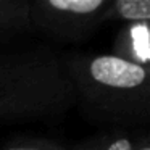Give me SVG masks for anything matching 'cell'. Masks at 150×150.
<instances>
[{
  "instance_id": "obj_1",
  "label": "cell",
  "mask_w": 150,
  "mask_h": 150,
  "mask_svg": "<svg viewBox=\"0 0 150 150\" xmlns=\"http://www.w3.org/2000/svg\"><path fill=\"white\" fill-rule=\"evenodd\" d=\"M62 65L84 118L110 127L131 129L150 121L149 68L111 53H66Z\"/></svg>"
},
{
  "instance_id": "obj_2",
  "label": "cell",
  "mask_w": 150,
  "mask_h": 150,
  "mask_svg": "<svg viewBox=\"0 0 150 150\" xmlns=\"http://www.w3.org/2000/svg\"><path fill=\"white\" fill-rule=\"evenodd\" d=\"M73 107L60 53L45 45L0 52V123H53Z\"/></svg>"
},
{
  "instance_id": "obj_3",
  "label": "cell",
  "mask_w": 150,
  "mask_h": 150,
  "mask_svg": "<svg viewBox=\"0 0 150 150\" xmlns=\"http://www.w3.org/2000/svg\"><path fill=\"white\" fill-rule=\"evenodd\" d=\"M110 0H29V24L62 44L87 40L100 26V15Z\"/></svg>"
},
{
  "instance_id": "obj_4",
  "label": "cell",
  "mask_w": 150,
  "mask_h": 150,
  "mask_svg": "<svg viewBox=\"0 0 150 150\" xmlns=\"http://www.w3.org/2000/svg\"><path fill=\"white\" fill-rule=\"evenodd\" d=\"M110 53L129 63L149 68L150 23L140 21V23L120 24Z\"/></svg>"
},
{
  "instance_id": "obj_5",
  "label": "cell",
  "mask_w": 150,
  "mask_h": 150,
  "mask_svg": "<svg viewBox=\"0 0 150 150\" xmlns=\"http://www.w3.org/2000/svg\"><path fill=\"white\" fill-rule=\"evenodd\" d=\"M29 0H0V44L31 34Z\"/></svg>"
},
{
  "instance_id": "obj_6",
  "label": "cell",
  "mask_w": 150,
  "mask_h": 150,
  "mask_svg": "<svg viewBox=\"0 0 150 150\" xmlns=\"http://www.w3.org/2000/svg\"><path fill=\"white\" fill-rule=\"evenodd\" d=\"M118 21L126 23H150V0H110L100 15V26Z\"/></svg>"
},
{
  "instance_id": "obj_7",
  "label": "cell",
  "mask_w": 150,
  "mask_h": 150,
  "mask_svg": "<svg viewBox=\"0 0 150 150\" xmlns=\"http://www.w3.org/2000/svg\"><path fill=\"white\" fill-rule=\"evenodd\" d=\"M137 132L123 127H110L100 134L71 145L73 150H132Z\"/></svg>"
},
{
  "instance_id": "obj_8",
  "label": "cell",
  "mask_w": 150,
  "mask_h": 150,
  "mask_svg": "<svg viewBox=\"0 0 150 150\" xmlns=\"http://www.w3.org/2000/svg\"><path fill=\"white\" fill-rule=\"evenodd\" d=\"M0 150H73L71 145L39 136H13L0 144Z\"/></svg>"
},
{
  "instance_id": "obj_9",
  "label": "cell",
  "mask_w": 150,
  "mask_h": 150,
  "mask_svg": "<svg viewBox=\"0 0 150 150\" xmlns=\"http://www.w3.org/2000/svg\"><path fill=\"white\" fill-rule=\"evenodd\" d=\"M132 150H150V137H149V132H147V131L137 134L136 145H134Z\"/></svg>"
}]
</instances>
